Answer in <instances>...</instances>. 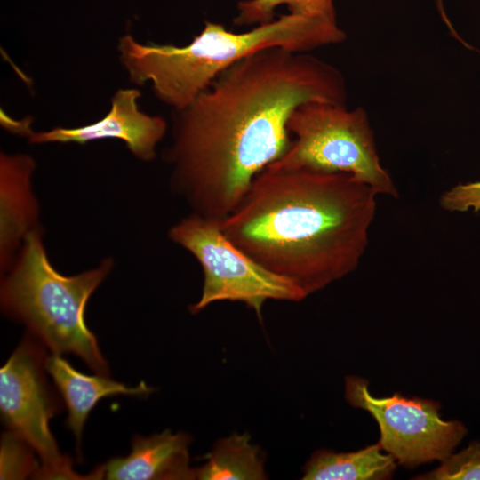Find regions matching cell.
Wrapping results in <instances>:
<instances>
[{
  "instance_id": "6da1fadb",
  "label": "cell",
  "mask_w": 480,
  "mask_h": 480,
  "mask_svg": "<svg viewBox=\"0 0 480 480\" xmlns=\"http://www.w3.org/2000/svg\"><path fill=\"white\" fill-rule=\"evenodd\" d=\"M347 96L340 71L310 52L271 47L240 60L175 111L172 189L192 212L222 220L288 148L294 109L311 100L346 104Z\"/></svg>"
},
{
  "instance_id": "7a4b0ae2",
  "label": "cell",
  "mask_w": 480,
  "mask_h": 480,
  "mask_svg": "<svg viewBox=\"0 0 480 480\" xmlns=\"http://www.w3.org/2000/svg\"><path fill=\"white\" fill-rule=\"evenodd\" d=\"M377 196L345 172L265 168L220 227L237 248L308 296L356 269Z\"/></svg>"
},
{
  "instance_id": "3957f363",
  "label": "cell",
  "mask_w": 480,
  "mask_h": 480,
  "mask_svg": "<svg viewBox=\"0 0 480 480\" xmlns=\"http://www.w3.org/2000/svg\"><path fill=\"white\" fill-rule=\"evenodd\" d=\"M346 33L335 16L292 13L254 26L244 33L205 21L204 28L184 46L143 44L130 34L119 39L120 61L132 84H152L155 95L180 111L225 69L263 49L283 47L302 52L343 42Z\"/></svg>"
},
{
  "instance_id": "277c9868",
  "label": "cell",
  "mask_w": 480,
  "mask_h": 480,
  "mask_svg": "<svg viewBox=\"0 0 480 480\" xmlns=\"http://www.w3.org/2000/svg\"><path fill=\"white\" fill-rule=\"evenodd\" d=\"M113 266L108 257L92 269L63 275L52 265L43 230L36 228L26 236L12 263L3 272L2 310L23 323L52 354H75L98 374L108 375V363L85 324L84 312L91 295Z\"/></svg>"
},
{
  "instance_id": "5b68a950",
  "label": "cell",
  "mask_w": 480,
  "mask_h": 480,
  "mask_svg": "<svg viewBox=\"0 0 480 480\" xmlns=\"http://www.w3.org/2000/svg\"><path fill=\"white\" fill-rule=\"evenodd\" d=\"M287 131L292 141L267 169H306L345 172L373 188L378 195L398 197V190L381 165L374 132L362 107L311 100L290 116Z\"/></svg>"
},
{
  "instance_id": "8992f818",
  "label": "cell",
  "mask_w": 480,
  "mask_h": 480,
  "mask_svg": "<svg viewBox=\"0 0 480 480\" xmlns=\"http://www.w3.org/2000/svg\"><path fill=\"white\" fill-rule=\"evenodd\" d=\"M168 236L202 268V293L189 307L193 314L216 301H239L261 321L267 300L297 302L307 297L294 281L265 268L231 243L219 220L191 212L170 228Z\"/></svg>"
},
{
  "instance_id": "52a82bcc",
  "label": "cell",
  "mask_w": 480,
  "mask_h": 480,
  "mask_svg": "<svg viewBox=\"0 0 480 480\" xmlns=\"http://www.w3.org/2000/svg\"><path fill=\"white\" fill-rule=\"evenodd\" d=\"M30 334V333H29ZM44 345L27 335L0 369V412L10 431L39 456L38 479H91L74 471L72 460L62 455L50 430V420L60 404L45 372Z\"/></svg>"
},
{
  "instance_id": "ba28073f",
  "label": "cell",
  "mask_w": 480,
  "mask_h": 480,
  "mask_svg": "<svg viewBox=\"0 0 480 480\" xmlns=\"http://www.w3.org/2000/svg\"><path fill=\"white\" fill-rule=\"evenodd\" d=\"M346 398L356 408L368 412L377 421L381 449L406 468L433 460H444L452 453L467 433L458 420H444L440 404L400 394L373 396L368 381L358 377L346 380Z\"/></svg>"
},
{
  "instance_id": "9c48e42d",
  "label": "cell",
  "mask_w": 480,
  "mask_h": 480,
  "mask_svg": "<svg viewBox=\"0 0 480 480\" xmlns=\"http://www.w3.org/2000/svg\"><path fill=\"white\" fill-rule=\"evenodd\" d=\"M140 92L119 89L111 98L109 111L99 121L87 125L32 132V144L51 142L85 144L93 140L116 139L124 141L130 152L143 162L153 161L156 147L167 130L165 120L159 116L142 112L138 105Z\"/></svg>"
},
{
  "instance_id": "30bf717a",
  "label": "cell",
  "mask_w": 480,
  "mask_h": 480,
  "mask_svg": "<svg viewBox=\"0 0 480 480\" xmlns=\"http://www.w3.org/2000/svg\"><path fill=\"white\" fill-rule=\"evenodd\" d=\"M36 162L27 154L0 155V268L4 272L26 236L39 228L40 208L33 190Z\"/></svg>"
},
{
  "instance_id": "8fae6325",
  "label": "cell",
  "mask_w": 480,
  "mask_h": 480,
  "mask_svg": "<svg viewBox=\"0 0 480 480\" xmlns=\"http://www.w3.org/2000/svg\"><path fill=\"white\" fill-rule=\"evenodd\" d=\"M190 437L183 433L164 432L148 437L135 436L131 452L116 457L91 472L92 479L180 480L196 479L189 467Z\"/></svg>"
},
{
  "instance_id": "7c38bea8",
  "label": "cell",
  "mask_w": 480,
  "mask_h": 480,
  "mask_svg": "<svg viewBox=\"0 0 480 480\" xmlns=\"http://www.w3.org/2000/svg\"><path fill=\"white\" fill-rule=\"evenodd\" d=\"M46 371L65 402L68 409L67 426L75 436L78 449L84 423L100 399L116 395L147 396L153 391L143 381L132 388L108 375L84 374L58 354L47 357Z\"/></svg>"
},
{
  "instance_id": "4fadbf2b",
  "label": "cell",
  "mask_w": 480,
  "mask_h": 480,
  "mask_svg": "<svg viewBox=\"0 0 480 480\" xmlns=\"http://www.w3.org/2000/svg\"><path fill=\"white\" fill-rule=\"evenodd\" d=\"M378 444L351 452H316L307 462L305 480H378L390 478L396 468V459L381 452Z\"/></svg>"
},
{
  "instance_id": "5bb4252c",
  "label": "cell",
  "mask_w": 480,
  "mask_h": 480,
  "mask_svg": "<svg viewBox=\"0 0 480 480\" xmlns=\"http://www.w3.org/2000/svg\"><path fill=\"white\" fill-rule=\"evenodd\" d=\"M206 462L196 469L200 480H262L267 476L260 449L247 434H234L216 443L204 456Z\"/></svg>"
},
{
  "instance_id": "9a60e30c",
  "label": "cell",
  "mask_w": 480,
  "mask_h": 480,
  "mask_svg": "<svg viewBox=\"0 0 480 480\" xmlns=\"http://www.w3.org/2000/svg\"><path fill=\"white\" fill-rule=\"evenodd\" d=\"M284 4L289 13L301 16H335L332 0H243L238 2L236 26L260 25L274 20L275 10Z\"/></svg>"
},
{
  "instance_id": "2e32d148",
  "label": "cell",
  "mask_w": 480,
  "mask_h": 480,
  "mask_svg": "<svg viewBox=\"0 0 480 480\" xmlns=\"http://www.w3.org/2000/svg\"><path fill=\"white\" fill-rule=\"evenodd\" d=\"M35 452L13 432L4 433L1 439L0 479H25L36 477L39 468Z\"/></svg>"
},
{
  "instance_id": "e0dca14e",
  "label": "cell",
  "mask_w": 480,
  "mask_h": 480,
  "mask_svg": "<svg viewBox=\"0 0 480 480\" xmlns=\"http://www.w3.org/2000/svg\"><path fill=\"white\" fill-rule=\"evenodd\" d=\"M440 467L416 479L480 480V441L471 443L460 452L441 461Z\"/></svg>"
},
{
  "instance_id": "ac0fdd59",
  "label": "cell",
  "mask_w": 480,
  "mask_h": 480,
  "mask_svg": "<svg viewBox=\"0 0 480 480\" xmlns=\"http://www.w3.org/2000/svg\"><path fill=\"white\" fill-rule=\"evenodd\" d=\"M440 206L448 212L480 211V181L458 184L442 194Z\"/></svg>"
},
{
  "instance_id": "d6986e66",
  "label": "cell",
  "mask_w": 480,
  "mask_h": 480,
  "mask_svg": "<svg viewBox=\"0 0 480 480\" xmlns=\"http://www.w3.org/2000/svg\"><path fill=\"white\" fill-rule=\"evenodd\" d=\"M436 6H437V9L440 12V15H441V18L443 20V21L446 24V26L448 27L452 36L457 39L460 43H461L466 48L469 46V44L464 41L459 35L458 33L456 32V30L454 29L452 24L451 23V21L449 20L448 17H447V14L444 11V8L443 6V0H436Z\"/></svg>"
}]
</instances>
